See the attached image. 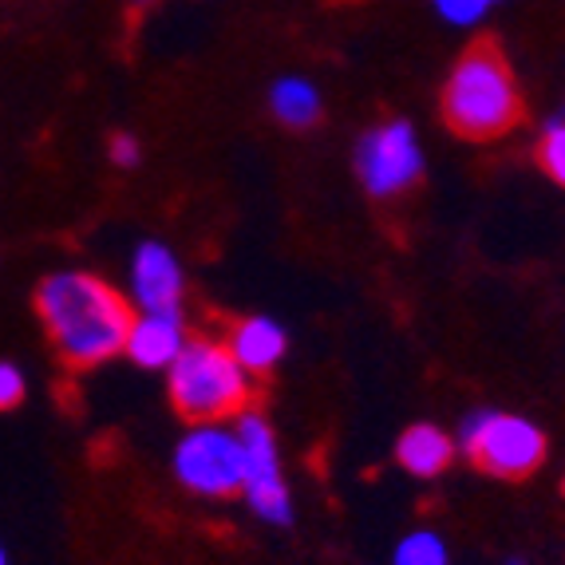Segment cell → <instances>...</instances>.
Here are the masks:
<instances>
[{"label": "cell", "mask_w": 565, "mask_h": 565, "mask_svg": "<svg viewBox=\"0 0 565 565\" xmlns=\"http://www.w3.org/2000/svg\"><path fill=\"white\" fill-rule=\"evenodd\" d=\"M36 312L52 349L72 367H99L122 356L135 305L111 281L87 269L47 274L36 289Z\"/></svg>", "instance_id": "obj_1"}, {"label": "cell", "mask_w": 565, "mask_h": 565, "mask_svg": "<svg viewBox=\"0 0 565 565\" xmlns=\"http://www.w3.org/2000/svg\"><path fill=\"white\" fill-rule=\"evenodd\" d=\"M444 119L455 135L490 142L522 122V92L494 44H475L444 84Z\"/></svg>", "instance_id": "obj_2"}, {"label": "cell", "mask_w": 565, "mask_h": 565, "mask_svg": "<svg viewBox=\"0 0 565 565\" xmlns=\"http://www.w3.org/2000/svg\"><path fill=\"white\" fill-rule=\"evenodd\" d=\"M167 392L186 424L237 419L254 404V376L237 364L226 340L190 337L179 360L167 367Z\"/></svg>", "instance_id": "obj_3"}, {"label": "cell", "mask_w": 565, "mask_h": 565, "mask_svg": "<svg viewBox=\"0 0 565 565\" xmlns=\"http://www.w3.org/2000/svg\"><path fill=\"white\" fill-rule=\"evenodd\" d=\"M455 439L467 462L494 479H530L546 462V431L519 412H471Z\"/></svg>", "instance_id": "obj_4"}, {"label": "cell", "mask_w": 565, "mask_h": 565, "mask_svg": "<svg viewBox=\"0 0 565 565\" xmlns=\"http://www.w3.org/2000/svg\"><path fill=\"white\" fill-rule=\"evenodd\" d=\"M174 479L199 494V499H230L242 494L245 455L237 424L230 419H210V424H186L182 439L170 455Z\"/></svg>", "instance_id": "obj_5"}, {"label": "cell", "mask_w": 565, "mask_h": 565, "mask_svg": "<svg viewBox=\"0 0 565 565\" xmlns=\"http://www.w3.org/2000/svg\"><path fill=\"white\" fill-rule=\"evenodd\" d=\"M352 162H356V179L367 199H404L407 190H415V182L424 179V142L412 122L387 119L360 135Z\"/></svg>", "instance_id": "obj_6"}, {"label": "cell", "mask_w": 565, "mask_h": 565, "mask_svg": "<svg viewBox=\"0 0 565 565\" xmlns=\"http://www.w3.org/2000/svg\"><path fill=\"white\" fill-rule=\"evenodd\" d=\"M237 435H242V455H245V479H242V499L254 510V519L265 526H289L292 522V487L285 479L281 447H277L274 424L262 412H242L234 419Z\"/></svg>", "instance_id": "obj_7"}, {"label": "cell", "mask_w": 565, "mask_h": 565, "mask_svg": "<svg viewBox=\"0 0 565 565\" xmlns=\"http://www.w3.org/2000/svg\"><path fill=\"white\" fill-rule=\"evenodd\" d=\"M186 297V269L167 242H139L127 262V301L142 309H182Z\"/></svg>", "instance_id": "obj_8"}, {"label": "cell", "mask_w": 565, "mask_h": 565, "mask_svg": "<svg viewBox=\"0 0 565 565\" xmlns=\"http://www.w3.org/2000/svg\"><path fill=\"white\" fill-rule=\"evenodd\" d=\"M190 329L182 309H142L135 312L131 329H127V344H122V356L131 364L147 367V372H167L179 352L186 349Z\"/></svg>", "instance_id": "obj_9"}, {"label": "cell", "mask_w": 565, "mask_h": 565, "mask_svg": "<svg viewBox=\"0 0 565 565\" xmlns=\"http://www.w3.org/2000/svg\"><path fill=\"white\" fill-rule=\"evenodd\" d=\"M226 344L237 356V364L257 380V376H269L285 360V352H289V332H285L281 321L257 312V317H242V321L230 329Z\"/></svg>", "instance_id": "obj_10"}, {"label": "cell", "mask_w": 565, "mask_h": 565, "mask_svg": "<svg viewBox=\"0 0 565 565\" xmlns=\"http://www.w3.org/2000/svg\"><path fill=\"white\" fill-rule=\"evenodd\" d=\"M459 455V439L439 424H412L396 439V462L412 479H439Z\"/></svg>", "instance_id": "obj_11"}, {"label": "cell", "mask_w": 565, "mask_h": 565, "mask_svg": "<svg viewBox=\"0 0 565 565\" xmlns=\"http://www.w3.org/2000/svg\"><path fill=\"white\" fill-rule=\"evenodd\" d=\"M269 107H274L277 122H285L292 131H305L321 119V92L305 76H285L269 87Z\"/></svg>", "instance_id": "obj_12"}, {"label": "cell", "mask_w": 565, "mask_h": 565, "mask_svg": "<svg viewBox=\"0 0 565 565\" xmlns=\"http://www.w3.org/2000/svg\"><path fill=\"white\" fill-rule=\"evenodd\" d=\"M392 565H451V546L444 534L427 526L407 530L392 550Z\"/></svg>", "instance_id": "obj_13"}, {"label": "cell", "mask_w": 565, "mask_h": 565, "mask_svg": "<svg viewBox=\"0 0 565 565\" xmlns=\"http://www.w3.org/2000/svg\"><path fill=\"white\" fill-rule=\"evenodd\" d=\"M537 167L546 170L557 186H565V115L546 122L542 142H537Z\"/></svg>", "instance_id": "obj_14"}, {"label": "cell", "mask_w": 565, "mask_h": 565, "mask_svg": "<svg viewBox=\"0 0 565 565\" xmlns=\"http://www.w3.org/2000/svg\"><path fill=\"white\" fill-rule=\"evenodd\" d=\"M29 396V380L12 360H0V412H12V407L24 404Z\"/></svg>", "instance_id": "obj_15"}, {"label": "cell", "mask_w": 565, "mask_h": 565, "mask_svg": "<svg viewBox=\"0 0 565 565\" xmlns=\"http://www.w3.org/2000/svg\"><path fill=\"white\" fill-rule=\"evenodd\" d=\"M439 17L451 20V24H475V20L487 17L490 0H431Z\"/></svg>", "instance_id": "obj_16"}, {"label": "cell", "mask_w": 565, "mask_h": 565, "mask_svg": "<svg viewBox=\"0 0 565 565\" xmlns=\"http://www.w3.org/2000/svg\"><path fill=\"white\" fill-rule=\"evenodd\" d=\"M139 159H142V147H139V139H135L131 131H119L111 139V162L115 167H139Z\"/></svg>", "instance_id": "obj_17"}, {"label": "cell", "mask_w": 565, "mask_h": 565, "mask_svg": "<svg viewBox=\"0 0 565 565\" xmlns=\"http://www.w3.org/2000/svg\"><path fill=\"white\" fill-rule=\"evenodd\" d=\"M502 565H530V562H526V557H507Z\"/></svg>", "instance_id": "obj_18"}, {"label": "cell", "mask_w": 565, "mask_h": 565, "mask_svg": "<svg viewBox=\"0 0 565 565\" xmlns=\"http://www.w3.org/2000/svg\"><path fill=\"white\" fill-rule=\"evenodd\" d=\"M0 565H9V550H4V542H0Z\"/></svg>", "instance_id": "obj_19"}, {"label": "cell", "mask_w": 565, "mask_h": 565, "mask_svg": "<svg viewBox=\"0 0 565 565\" xmlns=\"http://www.w3.org/2000/svg\"><path fill=\"white\" fill-rule=\"evenodd\" d=\"M135 4H147V0H135Z\"/></svg>", "instance_id": "obj_20"}, {"label": "cell", "mask_w": 565, "mask_h": 565, "mask_svg": "<svg viewBox=\"0 0 565 565\" xmlns=\"http://www.w3.org/2000/svg\"><path fill=\"white\" fill-rule=\"evenodd\" d=\"M562 490H565V482H562Z\"/></svg>", "instance_id": "obj_21"}, {"label": "cell", "mask_w": 565, "mask_h": 565, "mask_svg": "<svg viewBox=\"0 0 565 565\" xmlns=\"http://www.w3.org/2000/svg\"><path fill=\"white\" fill-rule=\"evenodd\" d=\"M490 4H494V0H490Z\"/></svg>", "instance_id": "obj_22"}]
</instances>
